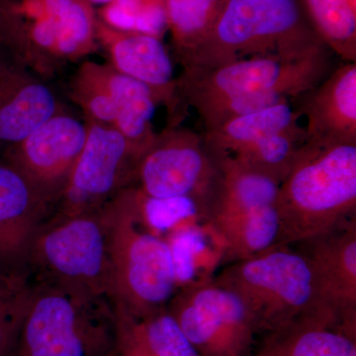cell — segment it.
Masks as SVG:
<instances>
[{
    "mask_svg": "<svg viewBox=\"0 0 356 356\" xmlns=\"http://www.w3.org/2000/svg\"><path fill=\"white\" fill-rule=\"evenodd\" d=\"M120 344L113 300L54 283H32L11 356H117Z\"/></svg>",
    "mask_w": 356,
    "mask_h": 356,
    "instance_id": "cell-3",
    "label": "cell"
},
{
    "mask_svg": "<svg viewBox=\"0 0 356 356\" xmlns=\"http://www.w3.org/2000/svg\"><path fill=\"white\" fill-rule=\"evenodd\" d=\"M31 294L27 275L0 267V356L13 355Z\"/></svg>",
    "mask_w": 356,
    "mask_h": 356,
    "instance_id": "cell-26",
    "label": "cell"
},
{
    "mask_svg": "<svg viewBox=\"0 0 356 356\" xmlns=\"http://www.w3.org/2000/svg\"><path fill=\"white\" fill-rule=\"evenodd\" d=\"M117 356H142L135 351L128 350L125 348H119L118 355Z\"/></svg>",
    "mask_w": 356,
    "mask_h": 356,
    "instance_id": "cell-31",
    "label": "cell"
},
{
    "mask_svg": "<svg viewBox=\"0 0 356 356\" xmlns=\"http://www.w3.org/2000/svg\"><path fill=\"white\" fill-rule=\"evenodd\" d=\"M0 47L29 65V42L19 0H0Z\"/></svg>",
    "mask_w": 356,
    "mask_h": 356,
    "instance_id": "cell-28",
    "label": "cell"
},
{
    "mask_svg": "<svg viewBox=\"0 0 356 356\" xmlns=\"http://www.w3.org/2000/svg\"><path fill=\"white\" fill-rule=\"evenodd\" d=\"M65 108L60 95L19 58L0 47V149L19 144Z\"/></svg>",
    "mask_w": 356,
    "mask_h": 356,
    "instance_id": "cell-14",
    "label": "cell"
},
{
    "mask_svg": "<svg viewBox=\"0 0 356 356\" xmlns=\"http://www.w3.org/2000/svg\"><path fill=\"white\" fill-rule=\"evenodd\" d=\"M117 316L119 348L142 356H200L166 307L140 317Z\"/></svg>",
    "mask_w": 356,
    "mask_h": 356,
    "instance_id": "cell-22",
    "label": "cell"
},
{
    "mask_svg": "<svg viewBox=\"0 0 356 356\" xmlns=\"http://www.w3.org/2000/svg\"><path fill=\"white\" fill-rule=\"evenodd\" d=\"M325 46L343 62L356 63V3L353 0H302Z\"/></svg>",
    "mask_w": 356,
    "mask_h": 356,
    "instance_id": "cell-24",
    "label": "cell"
},
{
    "mask_svg": "<svg viewBox=\"0 0 356 356\" xmlns=\"http://www.w3.org/2000/svg\"><path fill=\"white\" fill-rule=\"evenodd\" d=\"M50 204L17 170L0 159V267L28 275L35 236Z\"/></svg>",
    "mask_w": 356,
    "mask_h": 356,
    "instance_id": "cell-17",
    "label": "cell"
},
{
    "mask_svg": "<svg viewBox=\"0 0 356 356\" xmlns=\"http://www.w3.org/2000/svg\"><path fill=\"white\" fill-rule=\"evenodd\" d=\"M67 96L81 109L86 120L114 125L115 106L105 64L86 62L79 65L70 79Z\"/></svg>",
    "mask_w": 356,
    "mask_h": 356,
    "instance_id": "cell-25",
    "label": "cell"
},
{
    "mask_svg": "<svg viewBox=\"0 0 356 356\" xmlns=\"http://www.w3.org/2000/svg\"><path fill=\"white\" fill-rule=\"evenodd\" d=\"M329 48L300 58L264 56L236 60L215 69L184 67L177 77L185 108L198 110L240 96L276 92L290 99L317 86L336 67Z\"/></svg>",
    "mask_w": 356,
    "mask_h": 356,
    "instance_id": "cell-7",
    "label": "cell"
},
{
    "mask_svg": "<svg viewBox=\"0 0 356 356\" xmlns=\"http://www.w3.org/2000/svg\"><path fill=\"white\" fill-rule=\"evenodd\" d=\"M291 100L305 116L307 143L356 144V63L341 60L317 86Z\"/></svg>",
    "mask_w": 356,
    "mask_h": 356,
    "instance_id": "cell-16",
    "label": "cell"
},
{
    "mask_svg": "<svg viewBox=\"0 0 356 356\" xmlns=\"http://www.w3.org/2000/svg\"><path fill=\"white\" fill-rule=\"evenodd\" d=\"M24 16L28 65L49 79L60 69L99 49L97 15L84 0H19Z\"/></svg>",
    "mask_w": 356,
    "mask_h": 356,
    "instance_id": "cell-11",
    "label": "cell"
},
{
    "mask_svg": "<svg viewBox=\"0 0 356 356\" xmlns=\"http://www.w3.org/2000/svg\"><path fill=\"white\" fill-rule=\"evenodd\" d=\"M255 356H356V332L332 317L301 318L264 334Z\"/></svg>",
    "mask_w": 356,
    "mask_h": 356,
    "instance_id": "cell-19",
    "label": "cell"
},
{
    "mask_svg": "<svg viewBox=\"0 0 356 356\" xmlns=\"http://www.w3.org/2000/svg\"><path fill=\"white\" fill-rule=\"evenodd\" d=\"M110 296L117 312L140 317L165 308L178 288L170 243L149 231L134 186L112 200Z\"/></svg>",
    "mask_w": 356,
    "mask_h": 356,
    "instance_id": "cell-5",
    "label": "cell"
},
{
    "mask_svg": "<svg viewBox=\"0 0 356 356\" xmlns=\"http://www.w3.org/2000/svg\"><path fill=\"white\" fill-rule=\"evenodd\" d=\"M327 48L302 0H226L184 67L215 69L252 57L300 58Z\"/></svg>",
    "mask_w": 356,
    "mask_h": 356,
    "instance_id": "cell-2",
    "label": "cell"
},
{
    "mask_svg": "<svg viewBox=\"0 0 356 356\" xmlns=\"http://www.w3.org/2000/svg\"><path fill=\"white\" fill-rule=\"evenodd\" d=\"M200 356H250L257 325L235 293L213 278L177 288L166 306Z\"/></svg>",
    "mask_w": 356,
    "mask_h": 356,
    "instance_id": "cell-8",
    "label": "cell"
},
{
    "mask_svg": "<svg viewBox=\"0 0 356 356\" xmlns=\"http://www.w3.org/2000/svg\"><path fill=\"white\" fill-rule=\"evenodd\" d=\"M113 205L42 225L27 261L31 283H54L110 296Z\"/></svg>",
    "mask_w": 356,
    "mask_h": 356,
    "instance_id": "cell-6",
    "label": "cell"
},
{
    "mask_svg": "<svg viewBox=\"0 0 356 356\" xmlns=\"http://www.w3.org/2000/svg\"><path fill=\"white\" fill-rule=\"evenodd\" d=\"M353 2H355V3H356V0H353Z\"/></svg>",
    "mask_w": 356,
    "mask_h": 356,
    "instance_id": "cell-32",
    "label": "cell"
},
{
    "mask_svg": "<svg viewBox=\"0 0 356 356\" xmlns=\"http://www.w3.org/2000/svg\"><path fill=\"white\" fill-rule=\"evenodd\" d=\"M290 102L236 117L210 130L202 137L212 158H231L257 140L274 133L299 131L301 113Z\"/></svg>",
    "mask_w": 356,
    "mask_h": 356,
    "instance_id": "cell-20",
    "label": "cell"
},
{
    "mask_svg": "<svg viewBox=\"0 0 356 356\" xmlns=\"http://www.w3.org/2000/svg\"><path fill=\"white\" fill-rule=\"evenodd\" d=\"M226 0H165L172 57L181 65L214 25Z\"/></svg>",
    "mask_w": 356,
    "mask_h": 356,
    "instance_id": "cell-23",
    "label": "cell"
},
{
    "mask_svg": "<svg viewBox=\"0 0 356 356\" xmlns=\"http://www.w3.org/2000/svg\"><path fill=\"white\" fill-rule=\"evenodd\" d=\"M96 39L113 69L153 90L159 104L168 111V126L180 125L187 109L178 95L172 55L161 38L116 29L97 17Z\"/></svg>",
    "mask_w": 356,
    "mask_h": 356,
    "instance_id": "cell-13",
    "label": "cell"
},
{
    "mask_svg": "<svg viewBox=\"0 0 356 356\" xmlns=\"http://www.w3.org/2000/svg\"><path fill=\"white\" fill-rule=\"evenodd\" d=\"M96 15L116 29L146 33L159 38L168 30L165 0H114L99 7Z\"/></svg>",
    "mask_w": 356,
    "mask_h": 356,
    "instance_id": "cell-27",
    "label": "cell"
},
{
    "mask_svg": "<svg viewBox=\"0 0 356 356\" xmlns=\"http://www.w3.org/2000/svg\"><path fill=\"white\" fill-rule=\"evenodd\" d=\"M86 121L83 152L44 222L95 212L133 186L139 154L113 126Z\"/></svg>",
    "mask_w": 356,
    "mask_h": 356,
    "instance_id": "cell-9",
    "label": "cell"
},
{
    "mask_svg": "<svg viewBox=\"0 0 356 356\" xmlns=\"http://www.w3.org/2000/svg\"><path fill=\"white\" fill-rule=\"evenodd\" d=\"M219 175L204 207L203 220L212 233L275 206L280 182L231 159H218Z\"/></svg>",
    "mask_w": 356,
    "mask_h": 356,
    "instance_id": "cell-18",
    "label": "cell"
},
{
    "mask_svg": "<svg viewBox=\"0 0 356 356\" xmlns=\"http://www.w3.org/2000/svg\"><path fill=\"white\" fill-rule=\"evenodd\" d=\"M218 175L202 134L168 126L140 156L133 186L151 198H196L204 213Z\"/></svg>",
    "mask_w": 356,
    "mask_h": 356,
    "instance_id": "cell-10",
    "label": "cell"
},
{
    "mask_svg": "<svg viewBox=\"0 0 356 356\" xmlns=\"http://www.w3.org/2000/svg\"><path fill=\"white\" fill-rule=\"evenodd\" d=\"M295 245L310 262L325 305L356 332V217Z\"/></svg>",
    "mask_w": 356,
    "mask_h": 356,
    "instance_id": "cell-15",
    "label": "cell"
},
{
    "mask_svg": "<svg viewBox=\"0 0 356 356\" xmlns=\"http://www.w3.org/2000/svg\"><path fill=\"white\" fill-rule=\"evenodd\" d=\"M178 281V287L195 281L196 257L205 248L204 236L197 229H187L177 234L170 243Z\"/></svg>",
    "mask_w": 356,
    "mask_h": 356,
    "instance_id": "cell-29",
    "label": "cell"
},
{
    "mask_svg": "<svg viewBox=\"0 0 356 356\" xmlns=\"http://www.w3.org/2000/svg\"><path fill=\"white\" fill-rule=\"evenodd\" d=\"M105 74L115 106L113 127L140 156L158 134L153 125L158 99L146 84L124 76L108 63L105 64Z\"/></svg>",
    "mask_w": 356,
    "mask_h": 356,
    "instance_id": "cell-21",
    "label": "cell"
},
{
    "mask_svg": "<svg viewBox=\"0 0 356 356\" xmlns=\"http://www.w3.org/2000/svg\"><path fill=\"white\" fill-rule=\"evenodd\" d=\"M84 1L88 2V3L90 4V6H104L106 4H109L110 2L114 1V0H84Z\"/></svg>",
    "mask_w": 356,
    "mask_h": 356,
    "instance_id": "cell-30",
    "label": "cell"
},
{
    "mask_svg": "<svg viewBox=\"0 0 356 356\" xmlns=\"http://www.w3.org/2000/svg\"><path fill=\"white\" fill-rule=\"evenodd\" d=\"M213 280L242 300L259 334L305 318L332 317L341 322L321 296L310 262L293 245H276L232 262Z\"/></svg>",
    "mask_w": 356,
    "mask_h": 356,
    "instance_id": "cell-4",
    "label": "cell"
},
{
    "mask_svg": "<svg viewBox=\"0 0 356 356\" xmlns=\"http://www.w3.org/2000/svg\"><path fill=\"white\" fill-rule=\"evenodd\" d=\"M277 245H295L356 217V144L304 143L278 189Z\"/></svg>",
    "mask_w": 356,
    "mask_h": 356,
    "instance_id": "cell-1",
    "label": "cell"
},
{
    "mask_svg": "<svg viewBox=\"0 0 356 356\" xmlns=\"http://www.w3.org/2000/svg\"><path fill=\"white\" fill-rule=\"evenodd\" d=\"M88 123L65 108L2 154L50 204L69 181L88 138ZM50 213V212H49Z\"/></svg>",
    "mask_w": 356,
    "mask_h": 356,
    "instance_id": "cell-12",
    "label": "cell"
}]
</instances>
